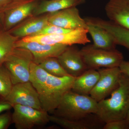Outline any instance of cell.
<instances>
[{"label":"cell","mask_w":129,"mask_h":129,"mask_svg":"<svg viewBox=\"0 0 129 129\" xmlns=\"http://www.w3.org/2000/svg\"><path fill=\"white\" fill-rule=\"evenodd\" d=\"M75 78L52 76L34 62L30 66V82L39 94L42 110L48 113H52L64 94L71 90Z\"/></svg>","instance_id":"1"},{"label":"cell","mask_w":129,"mask_h":129,"mask_svg":"<svg viewBox=\"0 0 129 129\" xmlns=\"http://www.w3.org/2000/svg\"><path fill=\"white\" fill-rule=\"evenodd\" d=\"M129 110V78L121 74L118 86L109 98L98 103L95 114L104 123L125 119Z\"/></svg>","instance_id":"2"},{"label":"cell","mask_w":129,"mask_h":129,"mask_svg":"<svg viewBox=\"0 0 129 129\" xmlns=\"http://www.w3.org/2000/svg\"><path fill=\"white\" fill-rule=\"evenodd\" d=\"M98 103L90 95L80 94L70 90L64 94L52 114L68 120H80L95 114Z\"/></svg>","instance_id":"3"},{"label":"cell","mask_w":129,"mask_h":129,"mask_svg":"<svg viewBox=\"0 0 129 129\" xmlns=\"http://www.w3.org/2000/svg\"><path fill=\"white\" fill-rule=\"evenodd\" d=\"M34 62L32 53L25 48L15 47L3 63L13 85L30 81V68Z\"/></svg>","instance_id":"4"},{"label":"cell","mask_w":129,"mask_h":129,"mask_svg":"<svg viewBox=\"0 0 129 129\" xmlns=\"http://www.w3.org/2000/svg\"><path fill=\"white\" fill-rule=\"evenodd\" d=\"M80 51L88 69L98 70L103 68L119 67L124 60L122 53L116 49L109 50L89 45Z\"/></svg>","instance_id":"5"},{"label":"cell","mask_w":129,"mask_h":129,"mask_svg":"<svg viewBox=\"0 0 129 129\" xmlns=\"http://www.w3.org/2000/svg\"><path fill=\"white\" fill-rule=\"evenodd\" d=\"M38 3L37 0H19L4 9L0 12L3 31H9L33 16Z\"/></svg>","instance_id":"6"},{"label":"cell","mask_w":129,"mask_h":129,"mask_svg":"<svg viewBox=\"0 0 129 129\" xmlns=\"http://www.w3.org/2000/svg\"><path fill=\"white\" fill-rule=\"evenodd\" d=\"M12 121L17 129H31L36 126H42L50 122L48 113L31 107L14 105Z\"/></svg>","instance_id":"7"},{"label":"cell","mask_w":129,"mask_h":129,"mask_svg":"<svg viewBox=\"0 0 129 129\" xmlns=\"http://www.w3.org/2000/svg\"><path fill=\"white\" fill-rule=\"evenodd\" d=\"M86 29H79L62 34L48 35L29 36L21 39L24 41H35L50 45H74L76 44L85 45L90 42Z\"/></svg>","instance_id":"8"},{"label":"cell","mask_w":129,"mask_h":129,"mask_svg":"<svg viewBox=\"0 0 129 129\" xmlns=\"http://www.w3.org/2000/svg\"><path fill=\"white\" fill-rule=\"evenodd\" d=\"M99 77L90 96L98 103L106 99L117 88L121 73L119 67L98 70Z\"/></svg>","instance_id":"9"},{"label":"cell","mask_w":129,"mask_h":129,"mask_svg":"<svg viewBox=\"0 0 129 129\" xmlns=\"http://www.w3.org/2000/svg\"><path fill=\"white\" fill-rule=\"evenodd\" d=\"M6 99L13 106L19 105L43 110L39 94L30 81L13 85Z\"/></svg>","instance_id":"10"},{"label":"cell","mask_w":129,"mask_h":129,"mask_svg":"<svg viewBox=\"0 0 129 129\" xmlns=\"http://www.w3.org/2000/svg\"><path fill=\"white\" fill-rule=\"evenodd\" d=\"M68 46L61 44L50 45L35 41H25L21 39L17 41L15 44V47L29 51L33 56L34 62L38 64L48 58L57 57Z\"/></svg>","instance_id":"11"},{"label":"cell","mask_w":129,"mask_h":129,"mask_svg":"<svg viewBox=\"0 0 129 129\" xmlns=\"http://www.w3.org/2000/svg\"><path fill=\"white\" fill-rule=\"evenodd\" d=\"M48 22L70 30L87 29V24L85 19L81 17L79 11L76 7L49 13Z\"/></svg>","instance_id":"12"},{"label":"cell","mask_w":129,"mask_h":129,"mask_svg":"<svg viewBox=\"0 0 129 129\" xmlns=\"http://www.w3.org/2000/svg\"><path fill=\"white\" fill-rule=\"evenodd\" d=\"M57 59L69 75L76 78L88 69L80 50L74 45L69 46Z\"/></svg>","instance_id":"13"},{"label":"cell","mask_w":129,"mask_h":129,"mask_svg":"<svg viewBox=\"0 0 129 129\" xmlns=\"http://www.w3.org/2000/svg\"><path fill=\"white\" fill-rule=\"evenodd\" d=\"M49 13L32 16L8 31L19 39L32 36L49 23Z\"/></svg>","instance_id":"14"},{"label":"cell","mask_w":129,"mask_h":129,"mask_svg":"<svg viewBox=\"0 0 129 129\" xmlns=\"http://www.w3.org/2000/svg\"><path fill=\"white\" fill-rule=\"evenodd\" d=\"M105 11L110 21L129 30V0H109Z\"/></svg>","instance_id":"15"},{"label":"cell","mask_w":129,"mask_h":129,"mask_svg":"<svg viewBox=\"0 0 129 129\" xmlns=\"http://www.w3.org/2000/svg\"><path fill=\"white\" fill-rule=\"evenodd\" d=\"M50 122L67 129H94L103 128L105 123L96 114H91L86 117L76 120H68L54 115H49Z\"/></svg>","instance_id":"16"},{"label":"cell","mask_w":129,"mask_h":129,"mask_svg":"<svg viewBox=\"0 0 129 129\" xmlns=\"http://www.w3.org/2000/svg\"><path fill=\"white\" fill-rule=\"evenodd\" d=\"M91 23L103 28L112 35L117 45L124 47L129 50V30L110 21L96 18L91 19Z\"/></svg>","instance_id":"17"},{"label":"cell","mask_w":129,"mask_h":129,"mask_svg":"<svg viewBox=\"0 0 129 129\" xmlns=\"http://www.w3.org/2000/svg\"><path fill=\"white\" fill-rule=\"evenodd\" d=\"M99 77L98 70L87 69L80 75L75 78L71 90L80 94L90 95Z\"/></svg>","instance_id":"18"},{"label":"cell","mask_w":129,"mask_h":129,"mask_svg":"<svg viewBox=\"0 0 129 129\" xmlns=\"http://www.w3.org/2000/svg\"><path fill=\"white\" fill-rule=\"evenodd\" d=\"M88 33L93 41V46L104 50H115L117 45L112 35L103 28L86 21Z\"/></svg>","instance_id":"19"},{"label":"cell","mask_w":129,"mask_h":129,"mask_svg":"<svg viewBox=\"0 0 129 129\" xmlns=\"http://www.w3.org/2000/svg\"><path fill=\"white\" fill-rule=\"evenodd\" d=\"M86 0H45L38 3L33 16H40L55 12L69 8L76 7L85 2Z\"/></svg>","instance_id":"20"},{"label":"cell","mask_w":129,"mask_h":129,"mask_svg":"<svg viewBox=\"0 0 129 129\" xmlns=\"http://www.w3.org/2000/svg\"><path fill=\"white\" fill-rule=\"evenodd\" d=\"M18 40L8 31L0 32V65L4 63L11 53Z\"/></svg>","instance_id":"21"},{"label":"cell","mask_w":129,"mask_h":129,"mask_svg":"<svg viewBox=\"0 0 129 129\" xmlns=\"http://www.w3.org/2000/svg\"><path fill=\"white\" fill-rule=\"evenodd\" d=\"M39 64L47 73L52 76L63 77L69 75L60 64L57 57L48 58Z\"/></svg>","instance_id":"22"},{"label":"cell","mask_w":129,"mask_h":129,"mask_svg":"<svg viewBox=\"0 0 129 129\" xmlns=\"http://www.w3.org/2000/svg\"><path fill=\"white\" fill-rule=\"evenodd\" d=\"M9 72L4 64L0 65V96L6 98L13 86Z\"/></svg>","instance_id":"23"},{"label":"cell","mask_w":129,"mask_h":129,"mask_svg":"<svg viewBox=\"0 0 129 129\" xmlns=\"http://www.w3.org/2000/svg\"><path fill=\"white\" fill-rule=\"evenodd\" d=\"M71 30H72L63 28L56 25L49 23L46 26H45L43 28H42L40 31L37 32L36 34L32 36L48 35L62 34V33L70 32Z\"/></svg>","instance_id":"24"},{"label":"cell","mask_w":129,"mask_h":129,"mask_svg":"<svg viewBox=\"0 0 129 129\" xmlns=\"http://www.w3.org/2000/svg\"><path fill=\"white\" fill-rule=\"evenodd\" d=\"M103 129H129L125 119L113 120L105 123Z\"/></svg>","instance_id":"25"},{"label":"cell","mask_w":129,"mask_h":129,"mask_svg":"<svg viewBox=\"0 0 129 129\" xmlns=\"http://www.w3.org/2000/svg\"><path fill=\"white\" fill-rule=\"evenodd\" d=\"M12 123V114L9 111L0 114V129L8 128Z\"/></svg>","instance_id":"26"},{"label":"cell","mask_w":129,"mask_h":129,"mask_svg":"<svg viewBox=\"0 0 129 129\" xmlns=\"http://www.w3.org/2000/svg\"><path fill=\"white\" fill-rule=\"evenodd\" d=\"M13 106L5 98L0 96V114L9 111Z\"/></svg>","instance_id":"27"},{"label":"cell","mask_w":129,"mask_h":129,"mask_svg":"<svg viewBox=\"0 0 129 129\" xmlns=\"http://www.w3.org/2000/svg\"><path fill=\"white\" fill-rule=\"evenodd\" d=\"M120 71L129 78V61L123 60L119 67Z\"/></svg>","instance_id":"28"},{"label":"cell","mask_w":129,"mask_h":129,"mask_svg":"<svg viewBox=\"0 0 129 129\" xmlns=\"http://www.w3.org/2000/svg\"><path fill=\"white\" fill-rule=\"evenodd\" d=\"M19 0H0V12Z\"/></svg>","instance_id":"29"},{"label":"cell","mask_w":129,"mask_h":129,"mask_svg":"<svg viewBox=\"0 0 129 129\" xmlns=\"http://www.w3.org/2000/svg\"><path fill=\"white\" fill-rule=\"evenodd\" d=\"M125 119L126 120V122H127V124L129 128V110L127 113V115H126V117Z\"/></svg>","instance_id":"30"},{"label":"cell","mask_w":129,"mask_h":129,"mask_svg":"<svg viewBox=\"0 0 129 129\" xmlns=\"http://www.w3.org/2000/svg\"><path fill=\"white\" fill-rule=\"evenodd\" d=\"M3 31V26L2 20L0 15V32Z\"/></svg>","instance_id":"31"}]
</instances>
